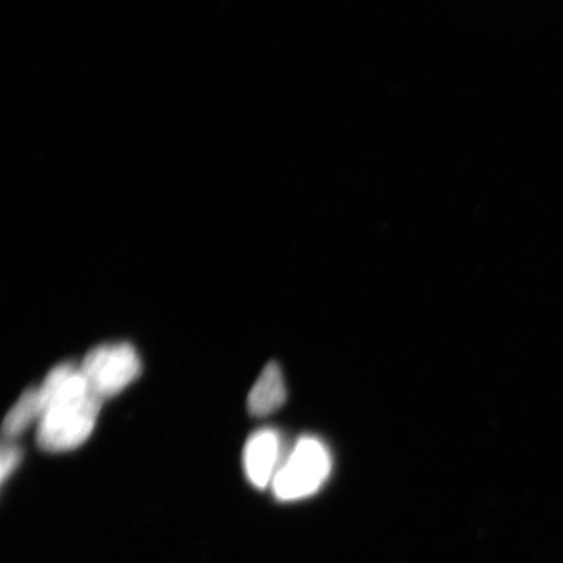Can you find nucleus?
I'll use <instances>...</instances> for the list:
<instances>
[{
  "label": "nucleus",
  "instance_id": "obj_5",
  "mask_svg": "<svg viewBox=\"0 0 563 563\" xmlns=\"http://www.w3.org/2000/svg\"><path fill=\"white\" fill-rule=\"evenodd\" d=\"M287 398L284 373L277 363L266 365L246 400L252 417L265 418L279 410Z\"/></svg>",
  "mask_w": 563,
  "mask_h": 563
},
{
  "label": "nucleus",
  "instance_id": "obj_6",
  "mask_svg": "<svg viewBox=\"0 0 563 563\" xmlns=\"http://www.w3.org/2000/svg\"><path fill=\"white\" fill-rule=\"evenodd\" d=\"M42 404L38 387L23 393L15 405L11 407L3 421V433L7 439H15L25 432L34 421H40Z\"/></svg>",
  "mask_w": 563,
  "mask_h": 563
},
{
  "label": "nucleus",
  "instance_id": "obj_7",
  "mask_svg": "<svg viewBox=\"0 0 563 563\" xmlns=\"http://www.w3.org/2000/svg\"><path fill=\"white\" fill-rule=\"evenodd\" d=\"M21 456L23 454H21L19 446L11 442L3 443L2 454H0V478H2V483H5L7 478L19 467Z\"/></svg>",
  "mask_w": 563,
  "mask_h": 563
},
{
  "label": "nucleus",
  "instance_id": "obj_1",
  "mask_svg": "<svg viewBox=\"0 0 563 563\" xmlns=\"http://www.w3.org/2000/svg\"><path fill=\"white\" fill-rule=\"evenodd\" d=\"M42 415L37 443L48 453L82 445L93 433L103 400L90 389L74 363L56 365L38 387Z\"/></svg>",
  "mask_w": 563,
  "mask_h": 563
},
{
  "label": "nucleus",
  "instance_id": "obj_3",
  "mask_svg": "<svg viewBox=\"0 0 563 563\" xmlns=\"http://www.w3.org/2000/svg\"><path fill=\"white\" fill-rule=\"evenodd\" d=\"M79 368L90 389L104 400L135 382L141 373V362L132 344L109 343L89 351Z\"/></svg>",
  "mask_w": 563,
  "mask_h": 563
},
{
  "label": "nucleus",
  "instance_id": "obj_2",
  "mask_svg": "<svg viewBox=\"0 0 563 563\" xmlns=\"http://www.w3.org/2000/svg\"><path fill=\"white\" fill-rule=\"evenodd\" d=\"M332 457L320 440L302 438L273 478L274 495L280 501H297L313 495L327 481Z\"/></svg>",
  "mask_w": 563,
  "mask_h": 563
},
{
  "label": "nucleus",
  "instance_id": "obj_4",
  "mask_svg": "<svg viewBox=\"0 0 563 563\" xmlns=\"http://www.w3.org/2000/svg\"><path fill=\"white\" fill-rule=\"evenodd\" d=\"M279 456L280 438L277 431L265 428L251 435L244 446L243 464L253 487L265 489L273 483L279 468Z\"/></svg>",
  "mask_w": 563,
  "mask_h": 563
}]
</instances>
